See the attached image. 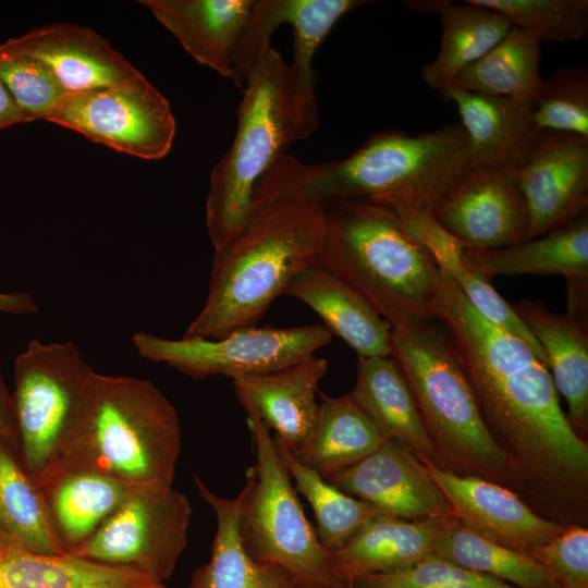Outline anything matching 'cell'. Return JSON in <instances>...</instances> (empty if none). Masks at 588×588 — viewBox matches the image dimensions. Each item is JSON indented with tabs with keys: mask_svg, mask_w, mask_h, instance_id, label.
I'll list each match as a JSON object with an SVG mask.
<instances>
[{
	"mask_svg": "<svg viewBox=\"0 0 588 588\" xmlns=\"http://www.w3.org/2000/svg\"><path fill=\"white\" fill-rule=\"evenodd\" d=\"M433 318L507 458L514 492L549 520L587 527L588 444L569 425L548 368L524 340L481 316L443 271Z\"/></svg>",
	"mask_w": 588,
	"mask_h": 588,
	"instance_id": "6da1fadb",
	"label": "cell"
},
{
	"mask_svg": "<svg viewBox=\"0 0 588 588\" xmlns=\"http://www.w3.org/2000/svg\"><path fill=\"white\" fill-rule=\"evenodd\" d=\"M468 168V140L460 122L416 135L383 131L348 157L305 163L286 152L265 173L257 197L328 205L369 200L390 208L431 210Z\"/></svg>",
	"mask_w": 588,
	"mask_h": 588,
	"instance_id": "7a4b0ae2",
	"label": "cell"
},
{
	"mask_svg": "<svg viewBox=\"0 0 588 588\" xmlns=\"http://www.w3.org/2000/svg\"><path fill=\"white\" fill-rule=\"evenodd\" d=\"M327 229V205L255 197L240 233L213 252L207 296L187 336L219 339L256 327L294 277L315 261Z\"/></svg>",
	"mask_w": 588,
	"mask_h": 588,
	"instance_id": "3957f363",
	"label": "cell"
},
{
	"mask_svg": "<svg viewBox=\"0 0 588 588\" xmlns=\"http://www.w3.org/2000/svg\"><path fill=\"white\" fill-rule=\"evenodd\" d=\"M180 452L177 413L151 381L94 371L62 456L42 486L88 471L133 488L171 487Z\"/></svg>",
	"mask_w": 588,
	"mask_h": 588,
	"instance_id": "277c9868",
	"label": "cell"
},
{
	"mask_svg": "<svg viewBox=\"0 0 588 588\" xmlns=\"http://www.w3.org/2000/svg\"><path fill=\"white\" fill-rule=\"evenodd\" d=\"M319 122L316 97L297 90L289 64L269 47L245 79L235 136L210 174L206 225L213 252L243 229L256 186L278 157Z\"/></svg>",
	"mask_w": 588,
	"mask_h": 588,
	"instance_id": "5b68a950",
	"label": "cell"
},
{
	"mask_svg": "<svg viewBox=\"0 0 588 588\" xmlns=\"http://www.w3.org/2000/svg\"><path fill=\"white\" fill-rule=\"evenodd\" d=\"M315 262L359 293L392 329L433 319L441 271L383 205L360 199L329 203Z\"/></svg>",
	"mask_w": 588,
	"mask_h": 588,
	"instance_id": "8992f818",
	"label": "cell"
},
{
	"mask_svg": "<svg viewBox=\"0 0 588 588\" xmlns=\"http://www.w3.org/2000/svg\"><path fill=\"white\" fill-rule=\"evenodd\" d=\"M433 319L392 329L390 350L416 401L441 469L515 490L507 458L480 415L457 353Z\"/></svg>",
	"mask_w": 588,
	"mask_h": 588,
	"instance_id": "52a82bcc",
	"label": "cell"
},
{
	"mask_svg": "<svg viewBox=\"0 0 588 588\" xmlns=\"http://www.w3.org/2000/svg\"><path fill=\"white\" fill-rule=\"evenodd\" d=\"M256 462L240 492L238 532L258 563L280 565L309 588H342L332 559L305 515L267 426L247 414Z\"/></svg>",
	"mask_w": 588,
	"mask_h": 588,
	"instance_id": "ba28073f",
	"label": "cell"
},
{
	"mask_svg": "<svg viewBox=\"0 0 588 588\" xmlns=\"http://www.w3.org/2000/svg\"><path fill=\"white\" fill-rule=\"evenodd\" d=\"M93 372L71 341L46 344L34 339L15 358L19 455L38 488L62 456Z\"/></svg>",
	"mask_w": 588,
	"mask_h": 588,
	"instance_id": "9c48e42d",
	"label": "cell"
},
{
	"mask_svg": "<svg viewBox=\"0 0 588 588\" xmlns=\"http://www.w3.org/2000/svg\"><path fill=\"white\" fill-rule=\"evenodd\" d=\"M331 340L332 334L320 324L256 326L219 339L183 335L172 340L147 332L132 336L142 357L196 379L219 375L232 379L278 370L314 355Z\"/></svg>",
	"mask_w": 588,
	"mask_h": 588,
	"instance_id": "30bf717a",
	"label": "cell"
},
{
	"mask_svg": "<svg viewBox=\"0 0 588 588\" xmlns=\"http://www.w3.org/2000/svg\"><path fill=\"white\" fill-rule=\"evenodd\" d=\"M192 507L173 487H135L96 532L70 554L168 579L187 544Z\"/></svg>",
	"mask_w": 588,
	"mask_h": 588,
	"instance_id": "8fae6325",
	"label": "cell"
},
{
	"mask_svg": "<svg viewBox=\"0 0 588 588\" xmlns=\"http://www.w3.org/2000/svg\"><path fill=\"white\" fill-rule=\"evenodd\" d=\"M45 120L145 160L167 156L176 132L170 103L143 74L119 85L64 94Z\"/></svg>",
	"mask_w": 588,
	"mask_h": 588,
	"instance_id": "7c38bea8",
	"label": "cell"
},
{
	"mask_svg": "<svg viewBox=\"0 0 588 588\" xmlns=\"http://www.w3.org/2000/svg\"><path fill=\"white\" fill-rule=\"evenodd\" d=\"M431 211L466 248L492 249L527 241L529 217L516 167L466 170Z\"/></svg>",
	"mask_w": 588,
	"mask_h": 588,
	"instance_id": "4fadbf2b",
	"label": "cell"
},
{
	"mask_svg": "<svg viewBox=\"0 0 588 588\" xmlns=\"http://www.w3.org/2000/svg\"><path fill=\"white\" fill-rule=\"evenodd\" d=\"M516 169L529 217L527 241L588 211V138L540 134Z\"/></svg>",
	"mask_w": 588,
	"mask_h": 588,
	"instance_id": "5bb4252c",
	"label": "cell"
},
{
	"mask_svg": "<svg viewBox=\"0 0 588 588\" xmlns=\"http://www.w3.org/2000/svg\"><path fill=\"white\" fill-rule=\"evenodd\" d=\"M323 478L390 516L406 520L453 516L426 465L395 439L384 440L362 461Z\"/></svg>",
	"mask_w": 588,
	"mask_h": 588,
	"instance_id": "9a60e30c",
	"label": "cell"
},
{
	"mask_svg": "<svg viewBox=\"0 0 588 588\" xmlns=\"http://www.w3.org/2000/svg\"><path fill=\"white\" fill-rule=\"evenodd\" d=\"M373 1L366 0H255L249 20L232 58V70L244 78L271 46L277 27L293 29V59L289 64L297 90L316 97L315 53L332 27L346 13Z\"/></svg>",
	"mask_w": 588,
	"mask_h": 588,
	"instance_id": "2e32d148",
	"label": "cell"
},
{
	"mask_svg": "<svg viewBox=\"0 0 588 588\" xmlns=\"http://www.w3.org/2000/svg\"><path fill=\"white\" fill-rule=\"evenodd\" d=\"M426 467L448 500L453 517L499 544L526 553L567 526L538 515L514 491L497 482Z\"/></svg>",
	"mask_w": 588,
	"mask_h": 588,
	"instance_id": "e0dca14e",
	"label": "cell"
},
{
	"mask_svg": "<svg viewBox=\"0 0 588 588\" xmlns=\"http://www.w3.org/2000/svg\"><path fill=\"white\" fill-rule=\"evenodd\" d=\"M0 48L40 60L65 94L119 85L142 75L95 30L70 23L32 29Z\"/></svg>",
	"mask_w": 588,
	"mask_h": 588,
	"instance_id": "ac0fdd59",
	"label": "cell"
},
{
	"mask_svg": "<svg viewBox=\"0 0 588 588\" xmlns=\"http://www.w3.org/2000/svg\"><path fill=\"white\" fill-rule=\"evenodd\" d=\"M327 370V359L310 355L291 366L232 381L246 414L256 415L274 431L273 439L293 451L314 429L319 405L316 394Z\"/></svg>",
	"mask_w": 588,
	"mask_h": 588,
	"instance_id": "d6986e66",
	"label": "cell"
},
{
	"mask_svg": "<svg viewBox=\"0 0 588 588\" xmlns=\"http://www.w3.org/2000/svg\"><path fill=\"white\" fill-rule=\"evenodd\" d=\"M515 314L541 345L547 368L567 402L566 415L575 433L588 438V329L587 318L573 311L558 315L541 301L523 298Z\"/></svg>",
	"mask_w": 588,
	"mask_h": 588,
	"instance_id": "ffe728a7",
	"label": "cell"
},
{
	"mask_svg": "<svg viewBox=\"0 0 588 588\" xmlns=\"http://www.w3.org/2000/svg\"><path fill=\"white\" fill-rule=\"evenodd\" d=\"M147 7L198 63L232 76V58L255 0H145Z\"/></svg>",
	"mask_w": 588,
	"mask_h": 588,
	"instance_id": "44dd1931",
	"label": "cell"
},
{
	"mask_svg": "<svg viewBox=\"0 0 588 588\" xmlns=\"http://www.w3.org/2000/svg\"><path fill=\"white\" fill-rule=\"evenodd\" d=\"M311 308L359 357L390 356L391 326L353 287L313 261L284 291Z\"/></svg>",
	"mask_w": 588,
	"mask_h": 588,
	"instance_id": "7402d4cb",
	"label": "cell"
},
{
	"mask_svg": "<svg viewBox=\"0 0 588 588\" xmlns=\"http://www.w3.org/2000/svg\"><path fill=\"white\" fill-rule=\"evenodd\" d=\"M468 140V169L517 167L531 143L534 101L469 93L450 86Z\"/></svg>",
	"mask_w": 588,
	"mask_h": 588,
	"instance_id": "603a6c76",
	"label": "cell"
},
{
	"mask_svg": "<svg viewBox=\"0 0 588 588\" xmlns=\"http://www.w3.org/2000/svg\"><path fill=\"white\" fill-rule=\"evenodd\" d=\"M350 394L385 440L401 441L426 466L441 468L414 395L393 358L358 356Z\"/></svg>",
	"mask_w": 588,
	"mask_h": 588,
	"instance_id": "cb8c5ba5",
	"label": "cell"
},
{
	"mask_svg": "<svg viewBox=\"0 0 588 588\" xmlns=\"http://www.w3.org/2000/svg\"><path fill=\"white\" fill-rule=\"evenodd\" d=\"M471 271L486 282L495 275H563L588 282V211L532 240L492 249L464 246Z\"/></svg>",
	"mask_w": 588,
	"mask_h": 588,
	"instance_id": "d4e9b609",
	"label": "cell"
},
{
	"mask_svg": "<svg viewBox=\"0 0 588 588\" xmlns=\"http://www.w3.org/2000/svg\"><path fill=\"white\" fill-rule=\"evenodd\" d=\"M443 519L406 520L387 514L373 517L332 552L340 585L366 575L404 571L431 555Z\"/></svg>",
	"mask_w": 588,
	"mask_h": 588,
	"instance_id": "484cf974",
	"label": "cell"
},
{
	"mask_svg": "<svg viewBox=\"0 0 588 588\" xmlns=\"http://www.w3.org/2000/svg\"><path fill=\"white\" fill-rule=\"evenodd\" d=\"M199 497L212 509L217 528L210 559L198 567L186 588H309L284 567L258 563L245 551L238 532L240 494H216L194 477Z\"/></svg>",
	"mask_w": 588,
	"mask_h": 588,
	"instance_id": "4316f807",
	"label": "cell"
},
{
	"mask_svg": "<svg viewBox=\"0 0 588 588\" xmlns=\"http://www.w3.org/2000/svg\"><path fill=\"white\" fill-rule=\"evenodd\" d=\"M421 12L440 15L442 34L440 49L429 63L420 68L424 83L432 90L443 91L456 75L491 50L512 27L499 11L465 0L456 4L448 0L421 1Z\"/></svg>",
	"mask_w": 588,
	"mask_h": 588,
	"instance_id": "83f0119b",
	"label": "cell"
},
{
	"mask_svg": "<svg viewBox=\"0 0 588 588\" xmlns=\"http://www.w3.org/2000/svg\"><path fill=\"white\" fill-rule=\"evenodd\" d=\"M394 212L405 230L430 253L438 268L454 281L470 305L492 323L524 340L547 367V357L539 342L491 283L471 271L464 245L437 222L432 211L402 209Z\"/></svg>",
	"mask_w": 588,
	"mask_h": 588,
	"instance_id": "f1b7e54d",
	"label": "cell"
},
{
	"mask_svg": "<svg viewBox=\"0 0 588 588\" xmlns=\"http://www.w3.org/2000/svg\"><path fill=\"white\" fill-rule=\"evenodd\" d=\"M0 588H168L135 568L0 544Z\"/></svg>",
	"mask_w": 588,
	"mask_h": 588,
	"instance_id": "f546056e",
	"label": "cell"
},
{
	"mask_svg": "<svg viewBox=\"0 0 588 588\" xmlns=\"http://www.w3.org/2000/svg\"><path fill=\"white\" fill-rule=\"evenodd\" d=\"M39 489L58 539L72 553L115 512L133 487L101 474L77 471Z\"/></svg>",
	"mask_w": 588,
	"mask_h": 588,
	"instance_id": "4dcf8cb0",
	"label": "cell"
},
{
	"mask_svg": "<svg viewBox=\"0 0 588 588\" xmlns=\"http://www.w3.org/2000/svg\"><path fill=\"white\" fill-rule=\"evenodd\" d=\"M384 440L350 393L322 395L309 438L290 451L302 464L327 477L362 461Z\"/></svg>",
	"mask_w": 588,
	"mask_h": 588,
	"instance_id": "1f68e13d",
	"label": "cell"
},
{
	"mask_svg": "<svg viewBox=\"0 0 588 588\" xmlns=\"http://www.w3.org/2000/svg\"><path fill=\"white\" fill-rule=\"evenodd\" d=\"M0 532L8 546L48 555L66 554L51 525L40 489L16 446L0 437Z\"/></svg>",
	"mask_w": 588,
	"mask_h": 588,
	"instance_id": "d6a6232c",
	"label": "cell"
},
{
	"mask_svg": "<svg viewBox=\"0 0 588 588\" xmlns=\"http://www.w3.org/2000/svg\"><path fill=\"white\" fill-rule=\"evenodd\" d=\"M540 58V38L512 26L491 50L460 72L451 86L469 93L535 101L543 85Z\"/></svg>",
	"mask_w": 588,
	"mask_h": 588,
	"instance_id": "836d02e7",
	"label": "cell"
},
{
	"mask_svg": "<svg viewBox=\"0 0 588 588\" xmlns=\"http://www.w3.org/2000/svg\"><path fill=\"white\" fill-rule=\"evenodd\" d=\"M432 554L518 588H559L531 556L478 535L453 516L442 520Z\"/></svg>",
	"mask_w": 588,
	"mask_h": 588,
	"instance_id": "e575fe53",
	"label": "cell"
},
{
	"mask_svg": "<svg viewBox=\"0 0 588 588\" xmlns=\"http://www.w3.org/2000/svg\"><path fill=\"white\" fill-rule=\"evenodd\" d=\"M273 441L295 481V490L310 503L318 539L329 551L339 550L370 519L384 514L375 505L343 492L319 473L297 461L282 443L275 439Z\"/></svg>",
	"mask_w": 588,
	"mask_h": 588,
	"instance_id": "d590c367",
	"label": "cell"
},
{
	"mask_svg": "<svg viewBox=\"0 0 588 588\" xmlns=\"http://www.w3.org/2000/svg\"><path fill=\"white\" fill-rule=\"evenodd\" d=\"M566 133L588 138V70L568 65L543 79L534 101L532 134Z\"/></svg>",
	"mask_w": 588,
	"mask_h": 588,
	"instance_id": "8d00e7d4",
	"label": "cell"
},
{
	"mask_svg": "<svg viewBox=\"0 0 588 588\" xmlns=\"http://www.w3.org/2000/svg\"><path fill=\"white\" fill-rule=\"evenodd\" d=\"M499 11L512 26L536 34L541 42L566 44L588 32V0H474Z\"/></svg>",
	"mask_w": 588,
	"mask_h": 588,
	"instance_id": "74e56055",
	"label": "cell"
},
{
	"mask_svg": "<svg viewBox=\"0 0 588 588\" xmlns=\"http://www.w3.org/2000/svg\"><path fill=\"white\" fill-rule=\"evenodd\" d=\"M354 584L358 588H518L434 554L404 571L366 575Z\"/></svg>",
	"mask_w": 588,
	"mask_h": 588,
	"instance_id": "f35d334b",
	"label": "cell"
},
{
	"mask_svg": "<svg viewBox=\"0 0 588 588\" xmlns=\"http://www.w3.org/2000/svg\"><path fill=\"white\" fill-rule=\"evenodd\" d=\"M0 81L33 120H45L47 113L65 94L40 60L1 48Z\"/></svg>",
	"mask_w": 588,
	"mask_h": 588,
	"instance_id": "ab89813d",
	"label": "cell"
},
{
	"mask_svg": "<svg viewBox=\"0 0 588 588\" xmlns=\"http://www.w3.org/2000/svg\"><path fill=\"white\" fill-rule=\"evenodd\" d=\"M555 579L559 588H588V528L567 525L547 543L526 552Z\"/></svg>",
	"mask_w": 588,
	"mask_h": 588,
	"instance_id": "60d3db41",
	"label": "cell"
},
{
	"mask_svg": "<svg viewBox=\"0 0 588 588\" xmlns=\"http://www.w3.org/2000/svg\"><path fill=\"white\" fill-rule=\"evenodd\" d=\"M0 437L16 446L19 451V434L14 413L12 393L0 370Z\"/></svg>",
	"mask_w": 588,
	"mask_h": 588,
	"instance_id": "b9f144b4",
	"label": "cell"
},
{
	"mask_svg": "<svg viewBox=\"0 0 588 588\" xmlns=\"http://www.w3.org/2000/svg\"><path fill=\"white\" fill-rule=\"evenodd\" d=\"M34 121L15 101L0 81V131L15 124Z\"/></svg>",
	"mask_w": 588,
	"mask_h": 588,
	"instance_id": "7bdbcfd3",
	"label": "cell"
},
{
	"mask_svg": "<svg viewBox=\"0 0 588 588\" xmlns=\"http://www.w3.org/2000/svg\"><path fill=\"white\" fill-rule=\"evenodd\" d=\"M38 311L35 298L25 292L1 293L0 313L11 315H29Z\"/></svg>",
	"mask_w": 588,
	"mask_h": 588,
	"instance_id": "ee69618b",
	"label": "cell"
},
{
	"mask_svg": "<svg viewBox=\"0 0 588 588\" xmlns=\"http://www.w3.org/2000/svg\"><path fill=\"white\" fill-rule=\"evenodd\" d=\"M342 588H358L354 583H350L345 586H343Z\"/></svg>",
	"mask_w": 588,
	"mask_h": 588,
	"instance_id": "f6af8a7d",
	"label": "cell"
},
{
	"mask_svg": "<svg viewBox=\"0 0 588 588\" xmlns=\"http://www.w3.org/2000/svg\"><path fill=\"white\" fill-rule=\"evenodd\" d=\"M0 544L8 546V544H7V541H5V539L3 538V536L1 535V532H0Z\"/></svg>",
	"mask_w": 588,
	"mask_h": 588,
	"instance_id": "bcb514c9",
	"label": "cell"
},
{
	"mask_svg": "<svg viewBox=\"0 0 588 588\" xmlns=\"http://www.w3.org/2000/svg\"><path fill=\"white\" fill-rule=\"evenodd\" d=\"M168 588H170V587H168Z\"/></svg>",
	"mask_w": 588,
	"mask_h": 588,
	"instance_id": "7dc6e473",
	"label": "cell"
}]
</instances>
